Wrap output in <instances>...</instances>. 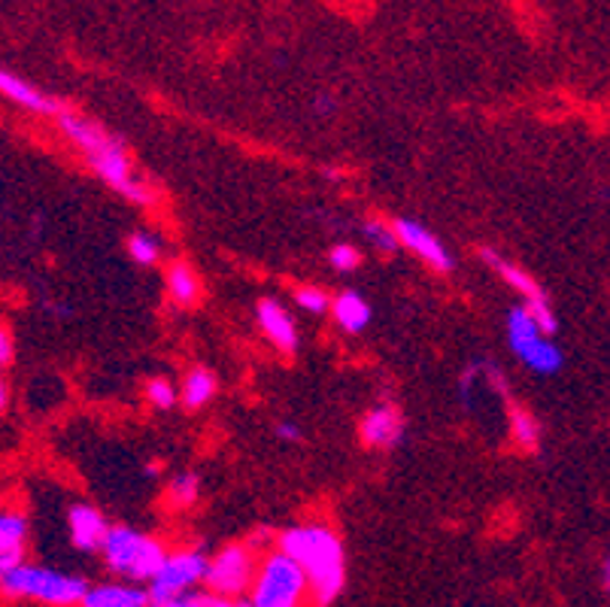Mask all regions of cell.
Returning a JSON list of instances; mask_svg holds the SVG:
<instances>
[{
	"label": "cell",
	"mask_w": 610,
	"mask_h": 607,
	"mask_svg": "<svg viewBox=\"0 0 610 607\" xmlns=\"http://www.w3.org/2000/svg\"><path fill=\"white\" fill-rule=\"evenodd\" d=\"M59 128L85 155V161L92 165L94 174L104 179L110 189H116L122 198H128L131 203H141V207L155 203V189L146 179L134 174L128 149L116 134H110L104 125L85 119L80 113H71V109L59 116Z\"/></svg>",
	"instance_id": "1"
},
{
	"label": "cell",
	"mask_w": 610,
	"mask_h": 607,
	"mask_svg": "<svg viewBox=\"0 0 610 607\" xmlns=\"http://www.w3.org/2000/svg\"><path fill=\"white\" fill-rule=\"evenodd\" d=\"M277 550L292 556L310 577L313 605L329 607L347 584V553L329 525H292L277 535Z\"/></svg>",
	"instance_id": "2"
},
{
	"label": "cell",
	"mask_w": 610,
	"mask_h": 607,
	"mask_svg": "<svg viewBox=\"0 0 610 607\" xmlns=\"http://www.w3.org/2000/svg\"><path fill=\"white\" fill-rule=\"evenodd\" d=\"M101 553H104L106 568L131 584H153L158 572L165 568V562L170 559L162 541L141 535L128 525H113Z\"/></svg>",
	"instance_id": "3"
},
{
	"label": "cell",
	"mask_w": 610,
	"mask_h": 607,
	"mask_svg": "<svg viewBox=\"0 0 610 607\" xmlns=\"http://www.w3.org/2000/svg\"><path fill=\"white\" fill-rule=\"evenodd\" d=\"M0 589L10 598H34L52 607H71L83 605L92 586L85 584L76 574L55 572V568H43V565H19L10 572H0Z\"/></svg>",
	"instance_id": "4"
},
{
	"label": "cell",
	"mask_w": 610,
	"mask_h": 607,
	"mask_svg": "<svg viewBox=\"0 0 610 607\" xmlns=\"http://www.w3.org/2000/svg\"><path fill=\"white\" fill-rule=\"evenodd\" d=\"M313 598L304 568L282 550H268L259 562L256 584L249 589L252 607H307Z\"/></svg>",
	"instance_id": "5"
},
{
	"label": "cell",
	"mask_w": 610,
	"mask_h": 607,
	"mask_svg": "<svg viewBox=\"0 0 610 607\" xmlns=\"http://www.w3.org/2000/svg\"><path fill=\"white\" fill-rule=\"evenodd\" d=\"M507 341H510V349L517 353L519 362L535 374H559L562 370V349L547 341V334L540 332V325L531 320L526 307H514L507 313Z\"/></svg>",
	"instance_id": "6"
},
{
	"label": "cell",
	"mask_w": 610,
	"mask_h": 607,
	"mask_svg": "<svg viewBox=\"0 0 610 607\" xmlns=\"http://www.w3.org/2000/svg\"><path fill=\"white\" fill-rule=\"evenodd\" d=\"M259 550L252 544H231V547L219 550L213 556L210 568H207V589L223 598H235L240 601L244 593L252 589L256 574H259Z\"/></svg>",
	"instance_id": "7"
},
{
	"label": "cell",
	"mask_w": 610,
	"mask_h": 607,
	"mask_svg": "<svg viewBox=\"0 0 610 607\" xmlns=\"http://www.w3.org/2000/svg\"><path fill=\"white\" fill-rule=\"evenodd\" d=\"M480 259L486 264H489V268H493L495 274L505 280L507 286H510V289H514V292H519V295H523V301H526L523 307H526L528 313H531V320L538 322L540 332H544V334L556 332V325H559V322H556V313H552L550 299L544 295V289H540L538 283H535V276L528 274V271H523L519 264L507 262L505 255H498V252L489 250V247H483Z\"/></svg>",
	"instance_id": "8"
},
{
	"label": "cell",
	"mask_w": 610,
	"mask_h": 607,
	"mask_svg": "<svg viewBox=\"0 0 610 607\" xmlns=\"http://www.w3.org/2000/svg\"><path fill=\"white\" fill-rule=\"evenodd\" d=\"M207 568H210V562L204 559L198 550H186V553L170 556L165 562V568L158 572V577L149 584L153 605H165V601L188 596L200 580H207Z\"/></svg>",
	"instance_id": "9"
},
{
	"label": "cell",
	"mask_w": 610,
	"mask_h": 607,
	"mask_svg": "<svg viewBox=\"0 0 610 607\" xmlns=\"http://www.w3.org/2000/svg\"><path fill=\"white\" fill-rule=\"evenodd\" d=\"M395 234H399V243L404 250H411L423 264H428L437 274H449L453 271V255L446 250L444 243L437 240V234H432L428 228L413 222V219H395L392 222Z\"/></svg>",
	"instance_id": "10"
},
{
	"label": "cell",
	"mask_w": 610,
	"mask_h": 607,
	"mask_svg": "<svg viewBox=\"0 0 610 607\" xmlns=\"http://www.w3.org/2000/svg\"><path fill=\"white\" fill-rule=\"evenodd\" d=\"M359 438L371 450H392V447H399L401 438H404V419H401L399 407L389 405V401L371 407L362 417V422H359Z\"/></svg>",
	"instance_id": "11"
},
{
	"label": "cell",
	"mask_w": 610,
	"mask_h": 607,
	"mask_svg": "<svg viewBox=\"0 0 610 607\" xmlns=\"http://www.w3.org/2000/svg\"><path fill=\"white\" fill-rule=\"evenodd\" d=\"M0 92L10 97L12 104L31 109V113H40V116H55L59 119L68 113L59 97H49L43 88H37L34 83H28L12 71H0Z\"/></svg>",
	"instance_id": "12"
},
{
	"label": "cell",
	"mask_w": 610,
	"mask_h": 607,
	"mask_svg": "<svg viewBox=\"0 0 610 607\" xmlns=\"http://www.w3.org/2000/svg\"><path fill=\"white\" fill-rule=\"evenodd\" d=\"M256 320H259V328L265 332L270 344L277 346L280 353H286V356H292L294 349H298V328H294L289 310L282 307L280 301L261 299L256 304Z\"/></svg>",
	"instance_id": "13"
},
{
	"label": "cell",
	"mask_w": 610,
	"mask_h": 607,
	"mask_svg": "<svg viewBox=\"0 0 610 607\" xmlns=\"http://www.w3.org/2000/svg\"><path fill=\"white\" fill-rule=\"evenodd\" d=\"M68 528H71V544L83 553L104 550V541L113 525L106 523L104 513L94 511L92 504H73L68 511Z\"/></svg>",
	"instance_id": "14"
},
{
	"label": "cell",
	"mask_w": 610,
	"mask_h": 607,
	"mask_svg": "<svg viewBox=\"0 0 610 607\" xmlns=\"http://www.w3.org/2000/svg\"><path fill=\"white\" fill-rule=\"evenodd\" d=\"M28 547V523L22 513H3L0 516V572H10L24 565Z\"/></svg>",
	"instance_id": "15"
},
{
	"label": "cell",
	"mask_w": 610,
	"mask_h": 607,
	"mask_svg": "<svg viewBox=\"0 0 610 607\" xmlns=\"http://www.w3.org/2000/svg\"><path fill=\"white\" fill-rule=\"evenodd\" d=\"M83 607H153V596L141 584H101L89 589Z\"/></svg>",
	"instance_id": "16"
},
{
	"label": "cell",
	"mask_w": 610,
	"mask_h": 607,
	"mask_svg": "<svg viewBox=\"0 0 610 607\" xmlns=\"http://www.w3.org/2000/svg\"><path fill=\"white\" fill-rule=\"evenodd\" d=\"M165 283H167V295L183 304V307H195L200 301V276L198 271L186 262V259H174L167 264L165 271Z\"/></svg>",
	"instance_id": "17"
},
{
	"label": "cell",
	"mask_w": 610,
	"mask_h": 607,
	"mask_svg": "<svg viewBox=\"0 0 610 607\" xmlns=\"http://www.w3.org/2000/svg\"><path fill=\"white\" fill-rule=\"evenodd\" d=\"M331 313H334V322L341 325L343 332L359 334L368 328V322H371V307H368V301L359 295V292H341L334 304H331Z\"/></svg>",
	"instance_id": "18"
},
{
	"label": "cell",
	"mask_w": 610,
	"mask_h": 607,
	"mask_svg": "<svg viewBox=\"0 0 610 607\" xmlns=\"http://www.w3.org/2000/svg\"><path fill=\"white\" fill-rule=\"evenodd\" d=\"M219 389V383H216V374L207 368H192L183 377V386H179V401L188 410H200V407L210 401L213 395Z\"/></svg>",
	"instance_id": "19"
},
{
	"label": "cell",
	"mask_w": 610,
	"mask_h": 607,
	"mask_svg": "<svg viewBox=\"0 0 610 607\" xmlns=\"http://www.w3.org/2000/svg\"><path fill=\"white\" fill-rule=\"evenodd\" d=\"M507 419H510V435H514V441L526 450V453H535L540 447V422L538 417L526 410V407L510 405L507 407Z\"/></svg>",
	"instance_id": "20"
},
{
	"label": "cell",
	"mask_w": 610,
	"mask_h": 607,
	"mask_svg": "<svg viewBox=\"0 0 610 607\" xmlns=\"http://www.w3.org/2000/svg\"><path fill=\"white\" fill-rule=\"evenodd\" d=\"M170 501H174L176 507H192L195 501L200 499V480L198 474H192V471H186V474H176L174 480H170Z\"/></svg>",
	"instance_id": "21"
},
{
	"label": "cell",
	"mask_w": 610,
	"mask_h": 607,
	"mask_svg": "<svg viewBox=\"0 0 610 607\" xmlns=\"http://www.w3.org/2000/svg\"><path fill=\"white\" fill-rule=\"evenodd\" d=\"M128 255L137 264H155L162 259V243L146 231H134L128 238Z\"/></svg>",
	"instance_id": "22"
},
{
	"label": "cell",
	"mask_w": 610,
	"mask_h": 607,
	"mask_svg": "<svg viewBox=\"0 0 610 607\" xmlns=\"http://www.w3.org/2000/svg\"><path fill=\"white\" fill-rule=\"evenodd\" d=\"M364 234H368V240H371L380 252H395L401 247L395 228L386 226L383 219H368V222H364Z\"/></svg>",
	"instance_id": "23"
},
{
	"label": "cell",
	"mask_w": 610,
	"mask_h": 607,
	"mask_svg": "<svg viewBox=\"0 0 610 607\" xmlns=\"http://www.w3.org/2000/svg\"><path fill=\"white\" fill-rule=\"evenodd\" d=\"M146 401L158 407V410H170L179 401V393H176L174 383L167 380V377H153V380L146 383Z\"/></svg>",
	"instance_id": "24"
},
{
	"label": "cell",
	"mask_w": 610,
	"mask_h": 607,
	"mask_svg": "<svg viewBox=\"0 0 610 607\" xmlns=\"http://www.w3.org/2000/svg\"><path fill=\"white\" fill-rule=\"evenodd\" d=\"M153 607H240V601L235 598H223L216 593H188V596L176 598V601H165V605H153Z\"/></svg>",
	"instance_id": "25"
},
{
	"label": "cell",
	"mask_w": 610,
	"mask_h": 607,
	"mask_svg": "<svg viewBox=\"0 0 610 607\" xmlns=\"http://www.w3.org/2000/svg\"><path fill=\"white\" fill-rule=\"evenodd\" d=\"M329 262L334 271H341V274H352V271H359L362 255H359V250H355V247H350V243H338V247H331Z\"/></svg>",
	"instance_id": "26"
},
{
	"label": "cell",
	"mask_w": 610,
	"mask_h": 607,
	"mask_svg": "<svg viewBox=\"0 0 610 607\" xmlns=\"http://www.w3.org/2000/svg\"><path fill=\"white\" fill-rule=\"evenodd\" d=\"M294 301L307 313H325V310H331V299L319 286H298L294 289Z\"/></svg>",
	"instance_id": "27"
},
{
	"label": "cell",
	"mask_w": 610,
	"mask_h": 607,
	"mask_svg": "<svg viewBox=\"0 0 610 607\" xmlns=\"http://www.w3.org/2000/svg\"><path fill=\"white\" fill-rule=\"evenodd\" d=\"M12 356H15V344H12V332L3 325L0 328V365L3 368H10L12 365Z\"/></svg>",
	"instance_id": "28"
},
{
	"label": "cell",
	"mask_w": 610,
	"mask_h": 607,
	"mask_svg": "<svg viewBox=\"0 0 610 607\" xmlns=\"http://www.w3.org/2000/svg\"><path fill=\"white\" fill-rule=\"evenodd\" d=\"M277 435L289 443L301 441V431H298V426H292V422H277Z\"/></svg>",
	"instance_id": "29"
},
{
	"label": "cell",
	"mask_w": 610,
	"mask_h": 607,
	"mask_svg": "<svg viewBox=\"0 0 610 607\" xmlns=\"http://www.w3.org/2000/svg\"><path fill=\"white\" fill-rule=\"evenodd\" d=\"M10 407V386H7V380L0 383V410H7Z\"/></svg>",
	"instance_id": "30"
},
{
	"label": "cell",
	"mask_w": 610,
	"mask_h": 607,
	"mask_svg": "<svg viewBox=\"0 0 610 607\" xmlns=\"http://www.w3.org/2000/svg\"><path fill=\"white\" fill-rule=\"evenodd\" d=\"M601 584H604V593H608L610 598V556L604 559V572H601Z\"/></svg>",
	"instance_id": "31"
},
{
	"label": "cell",
	"mask_w": 610,
	"mask_h": 607,
	"mask_svg": "<svg viewBox=\"0 0 610 607\" xmlns=\"http://www.w3.org/2000/svg\"><path fill=\"white\" fill-rule=\"evenodd\" d=\"M317 107L322 109V113H325V109H331V107H334V101H331V97H319V101H317Z\"/></svg>",
	"instance_id": "32"
},
{
	"label": "cell",
	"mask_w": 610,
	"mask_h": 607,
	"mask_svg": "<svg viewBox=\"0 0 610 607\" xmlns=\"http://www.w3.org/2000/svg\"><path fill=\"white\" fill-rule=\"evenodd\" d=\"M240 607H252V605H249V601H240Z\"/></svg>",
	"instance_id": "33"
}]
</instances>
